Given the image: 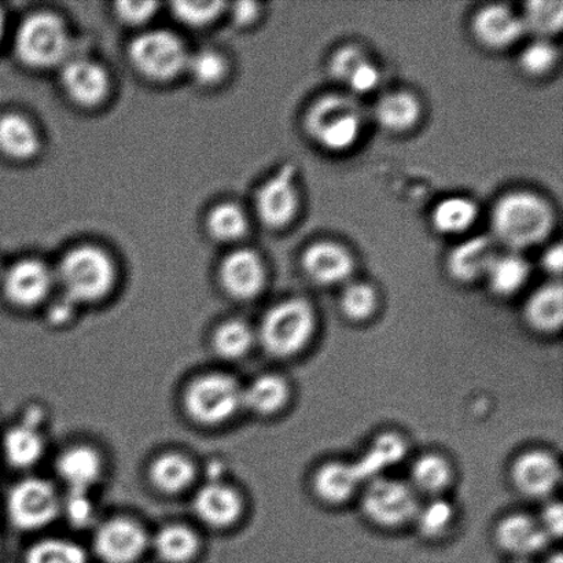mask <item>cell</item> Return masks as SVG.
<instances>
[{
	"label": "cell",
	"mask_w": 563,
	"mask_h": 563,
	"mask_svg": "<svg viewBox=\"0 0 563 563\" xmlns=\"http://www.w3.org/2000/svg\"><path fill=\"white\" fill-rule=\"evenodd\" d=\"M147 534L129 518L103 522L93 534V551L104 563H134L147 548Z\"/></svg>",
	"instance_id": "obj_10"
},
{
	"label": "cell",
	"mask_w": 563,
	"mask_h": 563,
	"mask_svg": "<svg viewBox=\"0 0 563 563\" xmlns=\"http://www.w3.org/2000/svg\"><path fill=\"white\" fill-rule=\"evenodd\" d=\"M490 225L496 241L520 252L549 239L554 228V213L542 197L516 191L496 202Z\"/></svg>",
	"instance_id": "obj_1"
},
{
	"label": "cell",
	"mask_w": 563,
	"mask_h": 563,
	"mask_svg": "<svg viewBox=\"0 0 563 563\" xmlns=\"http://www.w3.org/2000/svg\"><path fill=\"white\" fill-rule=\"evenodd\" d=\"M289 400V385L279 375L264 374L242 389V407L257 416H274Z\"/></svg>",
	"instance_id": "obj_25"
},
{
	"label": "cell",
	"mask_w": 563,
	"mask_h": 563,
	"mask_svg": "<svg viewBox=\"0 0 563 563\" xmlns=\"http://www.w3.org/2000/svg\"><path fill=\"white\" fill-rule=\"evenodd\" d=\"M38 136L33 125L19 114H5L0 119V151L5 156L25 159L35 156Z\"/></svg>",
	"instance_id": "obj_29"
},
{
	"label": "cell",
	"mask_w": 563,
	"mask_h": 563,
	"mask_svg": "<svg viewBox=\"0 0 563 563\" xmlns=\"http://www.w3.org/2000/svg\"><path fill=\"white\" fill-rule=\"evenodd\" d=\"M3 454L16 468L36 465L44 454V439L38 428L24 422L9 429L3 438Z\"/></svg>",
	"instance_id": "obj_28"
},
{
	"label": "cell",
	"mask_w": 563,
	"mask_h": 563,
	"mask_svg": "<svg viewBox=\"0 0 563 563\" xmlns=\"http://www.w3.org/2000/svg\"><path fill=\"white\" fill-rule=\"evenodd\" d=\"M512 563H532V562L527 559H516V561Z\"/></svg>",
	"instance_id": "obj_53"
},
{
	"label": "cell",
	"mask_w": 563,
	"mask_h": 563,
	"mask_svg": "<svg viewBox=\"0 0 563 563\" xmlns=\"http://www.w3.org/2000/svg\"><path fill=\"white\" fill-rule=\"evenodd\" d=\"M187 68L190 74L201 85H214L225 74L228 65L223 57H220L218 53L213 52H201L187 58Z\"/></svg>",
	"instance_id": "obj_41"
},
{
	"label": "cell",
	"mask_w": 563,
	"mask_h": 563,
	"mask_svg": "<svg viewBox=\"0 0 563 563\" xmlns=\"http://www.w3.org/2000/svg\"><path fill=\"white\" fill-rule=\"evenodd\" d=\"M9 520L21 531H37L55 520L60 511L57 490L46 479H22L10 489L5 501Z\"/></svg>",
	"instance_id": "obj_8"
},
{
	"label": "cell",
	"mask_w": 563,
	"mask_h": 563,
	"mask_svg": "<svg viewBox=\"0 0 563 563\" xmlns=\"http://www.w3.org/2000/svg\"><path fill=\"white\" fill-rule=\"evenodd\" d=\"M258 15V5L256 3L244 2L236 3L234 9V19L239 24H251Z\"/></svg>",
	"instance_id": "obj_50"
},
{
	"label": "cell",
	"mask_w": 563,
	"mask_h": 563,
	"mask_svg": "<svg viewBox=\"0 0 563 563\" xmlns=\"http://www.w3.org/2000/svg\"><path fill=\"white\" fill-rule=\"evenodd\" d=\"M213 350L228 361L244 357L253 345V333L250 325L241 320H230L214 331Z\"/></svg>",
	"instance_id": "obj_35"
},
{
	"label": "cell",
	"mask_w": 563,
	"mask_h": 563,
	"mask_svg": "<svg viewBox=\"0 0 563 563\" xmlns=\"http://www.w3.org/2000/svg\"><path fill=\"white\" fill-rule=\"evenodd\" d=\"M295 176V167L287 164L257 191V214L267 228L284 229L296 218L298 192Z\"/></svg>",
	"instance_id": "obj_12"
},
{
	"label": "cell",
	"mask_w": 563,
	"mask_h": 563,
	"mask_svg": "<svg viewBox=\"0 0 563 563\" xmlns=\"http://www.w3.org/2000/svg\"><path fill=\"white\" fill-rule=\"evenodd\" d=\"M60 510L65 512L66 520L77 529L92 526L96 520V506L88 493H68L60 501Z\"/></svg>",
	"instance_id": "obj_42"
},
{
	"label": "cell",
	"mask_w": 563,
	"mask_h": 563,
	"mask_svg": "<svg viewBox=\"0 0 563 563\" xmlns=\"http://www.w3.org/2000/svg\"><path fill=\"white\" fill-rule=\"evenodd\" d=\"M496 542L516 559L542 553L551 542L538 520L527 515H510L496 527Z\"/></svg>",
	"instance_id": "obj_16"
},
{
	"label": "cell",
	"mask_w": 563,
	"mask_h": 563,
	"mask_svg": "<svg viewBox=\"0 0 563 563\" xmlns=\"http://www.w3.org/2000/svg\"><path fill=\"white\" fill-rule=\"evenodd\" d=\"M53 286V274L41 262L16 263L3 277L4 295L11 303L31 308L47 297Z\"/></svg>",
	"instance_id": "obj_15"
},
{
	"label": "cell",
	"mask_w": 563,
	"mask_h": 563,
	"mask_svg": "<svg viewBox=\"0 0 563 563\" xmlns=\"http://www.w3.org/2000/svg\"><path fill=\"white\" fill-rule=\"evenodd\" d=\"M452 467L444 456L424 454L411 466V487L416 493L438 496L449 487Z\"/></svg>",
	"instance_id": "obj_32"
},
{
	"label": "cell",
	"mask_w": 563,
	"mask_h": 563,
	"mask_svg": "<svg viewBox=\"0 0 563 563\" xmlns=\"http://www.w3.org/2000/svg\"><path fill=\"white\" fill-rule=\"evenodd\" d=\"M407 444L399 434L385 433L378 435L369 445L366 454L355 465L358 476L363 483L380 477L385 468L397 465L406 456Z\"/></svg>",
	"instance_id": "obj_26"
},
{
	"label": "cell",
	"mask_w": 563,
	"mask_h": 563,
	"mask_svg": "<svg viewBox=\"0 0 563 563\" xmlns=\"http://www.w3.org/2000/svg\"><path fill=\"white\" fill-rule=\"evenodd\" d=\"M474 37L483 46L504 49L516 44L526 33L520 14L505 4H489L473 16Z\"/></svg>",
	"instance_id": "obj_14"
},
{
	"label": "cell",
	"mask_w": 563,
	"mask_h": 563,
	"mask_svg": "<svg viewBox=\"0 0 563 563\" xmlns=\"http://www.w3.org/2000/svg\"><path fill=\"white\" fill-rule=\"evenodd\" d=\"M363 124L361 104L341 93L318 98L303 118L308 136L330 153H344L355 146L362 135Z\"/></svg>",
	"instance_id": "obj_2"
},
{
	"label": "cell",
	"mask_w": 563,
	"mask_h": 563,
	"mask_svg": "<svg viewBox=\"0 0 563 563\" xmlns=\"http://www.w3.org/2000/svg\"><path fill=\"white\" fill-rule=\"evenodd\" d=\"M538 521L550 540L560 539L563 528V512L560 501L545 506Z\"/></svg>",
	"instance_id": "obj_47"
},
{
	"label": "cell",
	"mask_w": 563,
	"mask_h": 563,
	"mask_svg": "<svg viewBox=\"0 0 563 563\" xmlns=\"http://www.w3.org/2000/svg\"><path fill=\"white\" fill-rule=\"evenodd\" d=\"M478 208L466 197H449L441 200L432 212V224L440 234L466 233L476 223Z\"/></svg>",
	"instance_id": "obj_30"
},
{
	"label": "cell",
	"mask_w": 563,
	"mask_h": 563,
	"mask_svg": "<svg viewBox=\"0 0 563 563\" xmlns=\"http://www.w3.org/2000/svg\"><path fill=\"white\" fill-rule=\"evenodd\" d=\"M2 32H3V16H2V13H0V36H2Z\"/></svg>",
	"instance_id": "obj_52"
},
{
	"label": "cell",
	"mask_w": 563,
	"mask_h": 563,
	"mask_svg": "<svg viewBox=\"0 0 563 563\" xmlns=\"http://www.w3.org/2000/svg\"><path fill=\"white\" fill-rule=\"evenodd\" d=\"M378 296L366 282H353L346 285L340 298L342 313L353 322H363L377 311Z\"/></svg>",
	"instance_id": "obj_37"
},
{
	"label": "cell",
	"mask_w": 563,
	"mask_h": 563,
	"mask_svg": "<svg viewBox=\"0 0 563 563\" xmlns=\"http://www.w3.org/2000/svg\"><path fill=\"white\" fill-rule=\"evenodd\" d=\"M301 267L314 284L335 286L351 278L355 262L344 246L336 242L319 241L303 251Z\"/></svg>",
	"instance_id": "obj_13"
},
{
	"label": "cell",
	"mask_w": 563,
	"mask_h": 563,
	"mask_svg": "<svg viewBox=\"0 0 563 563\" xmlns=\"http://www.w3.org/2000/svg\"><path fill=\"white\" fill-rule=\"evenodd\" d=\"M363 479L355 465L345 462H328L313 474L312 487L320 500L341 505L355 495Z\"/></svg>",
	"instance_id": "obj_21"
},
{
	"label": "cell",
	"mask_w": 563,
	"mask_h": 563,
	"mask_svg": "<svg viewBox=\"0 0 563 563\" xmlns=\"http://www.w3.org/2000/svg\"><path fill=\"white\" fill-rule=\"evenodd\" d=\"M562 471L559 460L544 450L522 452L511 465V479L518 493L542 499L559 487Z\"/></svg>",
	"instance_id": "obj_11"
},
{
	"label": "cell",
	"mask_w": 563,
	"mask_h": 563,
	"mask_svg": "<svg viewBox=\"0 0 563 563\" xmlns=\"http://www.w3.org/2000/svg\"><path fill=\"white\" fill-rule=\"evenodd\" d=\"M563 264V251L561 244L550 246L548 251L543 253L542 266L551 275L559 277L562 273Z\"/></svg>",
	"instance_id": "obj_49"
},
{
	"label": "cell",
	"mask_w": 563,
	"mask_h": 563,
	"mask_svg": "<svg viewBox=\"0 0 563 563\" xmlns=\"http://www.w3.org/2000/svg\"><path fill=\"white\" fill-rule=\"evenodd\" d=\"M317 318L311 303L289 298L274 306L263 318L261 341L269 355L290 357L311 342Z\"/></svg>",
	"instance_id": "obj_3"
},
{
	"label": "cell",
	"mask_w": 563,
	"mask_h": 563,
	"mask_svg": "<svg viewBox=\"0 0 563 563\" xmlns=\"http://www.w3.org/2000/svg\"><path fill=\"white\" fill-rule=\"evenodd\" d=\"M455 520V509L450 501L433 499L427 506H419L416 518L419 532L429 539L441 538Z\"/></svg>",
	"instance_id": "obj_39"
},
{
	"label": "cell",
	"mask_w": 563,
	"mask_h": 563,
	"mask_svg": "<svg viewBox=\"0 0 563 563\" xmlns=\"http://www.w3.org/2000/svg\"><path fill=\"white\" fill-rule=\"evenodd\" d=\"M75 302H71L69 298L65 296L60 297L58 301H55L52 307L48 309V319L49 322L54 324H60L68 322L74 313Z\"/></svg>",
	"instance_id": "obj_48"
},
{
	"label": "cell",
	"mask_w": 563,
	"mask_h": 563,
	"mask_svg": "<svg viewBox=\"0 0 563 563\" xmlns=\"http://www.w3.org/2000/svg\"><path fill=\"white\" fill-rule=\"evenodd\" d=\"M25 563H88L86 551L69 540L46 539L32 545Z\"/></svg>",
	"instance_id": "obj_36"
},
{
	"label": "cell",
	"mask_w": 563,
	"mask_h": 563,
	"mask_svg": "<svg viewBox=\"0 0 563 563\" xmlns=\"http://www.w3.org/2000/svg\"><path fill=\"white\" fill-rule=\"evenodd\" d=\"M529 273L531 272L526 258L517 253H509L495 258L485 278L488 279L489 289L496 296L510 297L526 286Z\"/></svg>",
	"instance_id": "obj_31"
},
{
	"label": "cell",
	"mask_w": 563,
	"mask_h": 563,
	"mask_svg": "<svg viewBox=\"0 0 563 563\" xmlns=\"http://www.w3.org/2000/svg\"><path fill=\"white\" fill-rule=\"evenodd\" d=\"M63 82L69 96L87 107L101 102L109 90L107 71L85 59L71 60L65 66Z\"/></svg>",
	"instance_id": "obj_22"
},
{
	"label": "cell",
	"mask_w": 563,
	"mask_h": 563,
	"mask_svg": "<svg viewBox=\"0 0 563 563\" xmlns=\"http://www.w3.org/2000/svg\"><path fill=\"white\" fill-rule=\"evenodd\" d=\"M15 49L22 63L48 68L65 57L68 33L57 16L35 14L25 20L16 33Z\"/></svg>",
	"instance_id": "obj_7"
},
{
	"label": "cell",
	"mask_w": 563,
	"mask_h": 563,
	"mask_svg": "<svg viewBox=\"0 0 563 563\" xmlns=\"http://www.w3.org/2000/svg\"><path fill=\"white\" fill-rule=\"evenodd\" d=\"M367 59L368 57L362 48L352 46V44L342 46L331 55L329 63L330 75L334 80L346 85V81L355 74L358 66L366 63Z\"/></svg>",
	"instance_id": "obj_43"
},
{
	"label": "cell",
	"mask_w": 563,
	"mask_h": 563,
	"mask_svg": "<svg viewBox=\"0 0 563 563\" xmlns=\"http://www.w3.org/2000/svg\"><path fill=\"white\" fill-rule=\"evenodd\" d=\"M242 386L231 375L212 373L192 380L185 394V408L192 421L218 427L242 407Z\"/></svg>",
	"instance_id": "obj_5"
},
{
	"label": "cell",
	"mask_w": 563,
	"mask_h": 563,
	"mask_svg": "<svg viewBox=\"0 0 563 563\" xmlns=\"http://www.w3.org/2000/svg\"><path fill=\"white\" fill-rule=\"evenodd\" d=\"M419 506L411 485L395 478L372 479L362 496L364 516L380 528L406 526L416 518Z\"/></svg>",
	"instance_id": "obj_6"
},
{
	"label": "cell",
	"mask_w": 563,
	"mask_h": 563,
	"mask_svg": "<svg viewBox=\"0 0 563 563\" xmlns=\"http://www.w3.org/2000/svg\"><path fill=\"white\" fill-rule=\"evenodd\" d=\"M192 507L197 517L214 529L234 526L244 510L240 494L219 482L203 485L198 490Z\"/></svg>",
	"instance_id": "obj_17"
},
{
	"label": "cell",
	"mask_w": 563,
	"mask_h": 563,
	"mask_svg": "<svg viewBox=\"0 0 563 563\" xmlns=\"http://www.w3.org/2000/svg\"><path fill=\"white\" fill-rule=\"evenodd\" d=\"M379 69L372 60L367 59L366 63L358 66L355 74L350 77V80L346 81V86L351 88V91L358 93V96H364V93L373 92L375 88L379 86Z\"/></svg>",
	"instance_id": "obj_45"
},
{
	"label": "cell",
	"mask_w": 563,
	"mask_h": 563,
	"mask_svg": "<svg viewBox=\"0 0 563 563\" xmlns=\"http://www.w3.org/2000/svg\"><path fill=\"white\" fill-rule=\"evenodd\" d=\"M55 467L69 493H90L102 476L103 462L97 450L76 445L58 456Z\"/></svg>",
	"instance_id": "obj_20"
},
{
	"label": "cell",
	"mask_w": 563,
	"mask_h": 563,
	"mask_svg": "<svg viewBox=\"0 0 563 563\" xmlns=\"http://www.w3.org/2000/svg\"><path fill=\"white\" fill-rule=\"evenodd\" d=\"M223 3L220 2H176L174 13L189 25H206L217 19Z\"/></svg>",
	"instance_id": "obj_44"
},
{
	"label": "cell",
	"mask_w": 563,
	"mask_h": 563,
	"mask_svg": "<svg viewBox=\"0 0 563 563\" xmlns=\"http://www.w3.org/2000/svg\"><path fill=\"white\" fill-rule=\"evenodd\" d=\"M220 278L230 296L247 300L263 290L266 284V269L257 253L239 251L225 258Z\"/></svg>",
	"instance_id": "obj_19"
},
{
	"label": "cell",
	"mask_w": 563,
	"mask_h": 563,
	"mask_svg": "<svg viewBox=\"0 0 563 563\" xmlns=\"http://www.w3.org/2000/svg\"><path fill=\"white\" fill-rule=\"evenodd\" d=\"M151 479L154 487L164 494H179L195 482L196 467L185 455L163 454L154 460L151 466Z\"/></svg>",
	"instance_id": "obj_27"
},
{
	"label": "cell",
	"mask_w": 563,
	"mask_h": 563,
	"mask_svg": "<svg viewBox=\"0 0 563 563\" xmlns=\"http://www.w3.org/2000/svg\"><path fill=\"white\" fill-rule=\"evenodd\" d=\"M499 253L495 241L489 236L478 235L456 245L446 256V269L452 278L462 284L484 278Z\"/></svg>",
	"instance_id": "obj_18"
},
{
	"label": "cell",
	"mask_w": 563,
	"mask_h": 563,
	"mask_svg": "<svg viewBox=\"0 0 563 563\" xmlns=\"http://www.w3.org/2000/svg\"><path fill=\"white\" fill-rule=\"evenodd\" d=\"M208 229L217 240L235 241L246 233L247 220L240 207L223 203L209 214Z\"/></svg>",
	"instance_id": "obj_40"
},
{
	"label": "cell",
	"mask_w": 563,
	"mask_h": 563,
	"mask_svg": "<svg viewBox=\"0 0 563 563\" xmlns=\"http://www.w3.org/2000/svg\"><path fill=\"white\" fill-rule=\"evenodd\" d=\"M523 314L527 323L539 333L559 331L563 320V290L560 282H550L534 290L528 298Z\"/></svg>",
	"instance_id": "obj_23"
},
{
	"label": "cell",
	"mask_w": 563,
	"mask_h": 563,
	"mask_svg": "<svg viewBox=\"0 0 563 563\" xmlns=\"http://www.w3.org/2000/svg\"><path fill=\"white\" fill-rule=\"evenodd\" d=\"M131 59L143 75L152 79H170L186 68L184 44L173 33L147 32L131 44Z\"/></svg>",
	"instance_id": "obj_9"
},
{
	"label": "cell",
	"mask_w": 563,
	"mask_h": 563,
	"mask_svg": "<svg viewBox=\"0 0 563 563\" xmlns=\"http://www.w3.org/2000/svg\"><path fill=\"white\" fill-rule=\"evenodd\" d=\"M114 268L110 258L97 247L82 246L64 257L58 282L71 302H93L112 289Z\"/></svg>",
	"instance_id": "obj_4"
},
{
	"label": "cell",
	"mask_w": 563,
	"mask_h": 563,
	"mask_svg": "<svg viewBox=\"0 0 563 563\" xmlns=\"http://www.w3.org/2000/svg\"><path fill=\"white\" fill-rule=\"evenodd\" d=\"M560 52L548 38H534L522 48L518 65L523 74L540 77L550 74L559 64Z\"/></svg>",
	"instance_id": "obj_38"
},
{
	"label": "cell",
	"mask_w": 563,
	"mask_h": 563,
	"mask_svg": "<svg viewBox=\"0 0 563 563\" xmlns=\"http://www.w3.org/2000/svg\"><path fill=\"white\" fill-rule=\"evenodd\" d=\"M544 563H563L562 555L560 553H556L555 555L550 556V559Z\"/></svg>",
	"instance_id": "obj_51"
},
{
	"label": "cell",
	"mask_w": 563,
	"mask_h": 563,
	"mask_svg": "<svg viewBox=\"0 0 563 563\" xmlns=\"http://www.w3.org/2000/svg\"><path fill=\"white\" fill-rule=\"evenodd\" d=\"M198 548L197 534L185 526L164 527L154 538L157 555L167 563L189 562L195 559Z\"/></svg>",
	"instance_id": "obj_33"
},
{
	"label": "cell",
	"mask_w": 563,
	"mask_h": 563,
	"mask_svg": "<svg viewBox=\"0 0 563 563\" xmlns=\"http://www.w3.org/2000/svg\"><path fill=\"white\" fill-rule=\"evenodd\" d=\"M422 109L418 98L407 91H391L375 104V120L386 131L401 134L417 125Z\"/></svg>",
	"instance_id": "obj_24"
},
{
	"label": "cell",
	"mask_w": 563,
	"mask_h": 563,
	"mask_svg": "<svg viewBox=\"0 0 563 563\" xmlns=\"http://www.w3.org/2000/svg\"><path fill=\"white\" fill-rule=\"evenodd\" d=\"M157 3L154 2H120L118 13L121 20L130 24H141L156 13Z\"/></svg>",
	"instance_id": "obj_46"
},
{
	"label": "cell",
	"mask_w": 563,
	"mask_h": 563,
	"mask_svg": "<svg viewBox=\"0 0 563 563\" xmlns=\"http://www.w3.org/2000/svg\"><path fill=\"white\" fill-rule=\"evenodd\" d=\"M523 30L537 38H548L562 30L563 4L553 0H532L520 14Z\"/></svg>",
	"instance_id": "obj_34"
}]
</instances>
